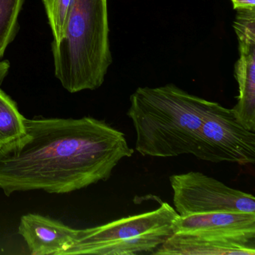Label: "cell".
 Listing matches in <instances>:
<instances>
[{
    "label": "cell",
    "instance_id": "6da1fadb",
    "mask_svg": "<svg viewBox=\"0 0 255 255\" xmlns=\"http://www.w3.org/2000/svg\"><path fill=\"white\" fill-rule=\"evenodd\" d=\"M133 152L122 131L95 118L26 119L24 134L0 147V189L69 193L108 180Z\"/></svg>",
    "mask_w": 255,
    "mask_h": 255
},
{
    "label": "cell",
    "instance_id": "7a4b0ae2",
    "mask_svg": "<svg viewBox=\"0 0 255 255\" xmlns=\"http://www.w3.org/2000/svg\"><path fill=\"white\" fill-rule=\"evenodd\" d=\"M129 101L135 150L153 157L192 154L204 117L216 104L174 84L138 88Z\"/></svg>",
    "mask_w": 255,
    "mask_h": 255
},
{
    "label": "cell",
    "instance_id": "3957f363",
    "mask_svg": "<svg viewBox=\"0 0 255 255\" xmlns=\"http://www.w3.org/2000/svg\"><path fill=\"white\" fill-rule=\"evenodd\" d=\"M108 0H71L63 39L52 47L55 76L65 90L99 89L113 63Z\"/></svg>",
    "mask_w": 255,
    "mask_h": 255
},
{
    "label": "cell",
    "instance_id": "277c9868",
    "mask_svg": "<svg viewBox=\"0 0 255 255\" xmlns=\"http://www.w3.org/2000/svg\"><path fill=\"white\" fill-rule=\"evenodd\" d=\"M178 216L175 209L163 202L151 211L78 230L64 255L152 254L174 234L173 224Z\"/></svg>",
    "mask_w": 255,
    "mask_h": 255
},
{
    "label": "cell",
    "instance_id": "5b68a950",
    "mask_svg": "<svg viewBox=\"0 0 255 255\" xmlns=\"http://www.w3.org/2000/svg\"><path fill=\"white\" fill-rule=\"evenodd\" d=\"M192 154L215 163L254 164L255 132L240 125L231 109L216 103L204 117Z\"/></svg>",
    "mask_w": 255,
    "mask_h": 255
},
{
    "label": "cell",
    "instance_id": "8992f818",
    "mask_svg": "<svg viewBox=\"0 0 255 255\" xmlns=\"http://www.w3.org/2000/svg\"><path fill=\"white\" fill-rule=\"evenodd\" d=\"M173 203L180 216L214 212L255 213L253 195L229 187L199 171L169 177Z\"/></svg>",
    "mask_w": 255,
    "mask_h": 255
},
{
    "label": "cell",
    "instance_id": "52a82bcc",
    "mask_svg": "<svg viewBox=\"0 0 255 255\" xmlns=\"http://www.w3.org/2000/svg\"><path fill=\"white\" fill-rule=\"evenodd\" d=\"M233 26L240 56L234 68L239 95L231 110L240 125L255 132V9L237 11Z\"/></svg>",
    "mask_w": 255,
    "mask_h": 255
},
{
    "label": "cell",
    "instance_id": "ba28073f",
    "mask_svg": "<svg viewBox=\"0 0 255 255\" xmlns=\"http://www.w3.org/2000/svg\"><path fill=\"white\" fill-rule=\"evenodd\" d=\"M173 233L255 246V213L214 212L179 216L173 224Z\"/></svg>",
    "mask_w": 255,
    "mask_h": 255
},
{
    "label": "cell",
    "instance_id": "9c48e42d",
    "mask_svg": "<svg viewBox=\"0 0 255 255\" xmlns=\"http://www.w3.org/2000/svg\"><path fill=\"white\" fill-rule=\"evenodd\" d=\"M18 232L31 255H64L74 243L78 230L41 215L29 213L22 216Z\"/></svg>",
    "mask_w": 255,
    "mask_h": 255
},
{
    "label": "cell",
    "instance_id": "30bf717a",
    "mask_svg": "<svg viewBox=\"0 0 255 255\" xmlns=\"http://www.w3.org/2000/svg\"><path fill=\"white\" fill-rule=\"evenodd\" d=\"M152 255H255V246L191 234H173Z\"/></svg>",
    "mask_w": 255,
    "mask_h": 255
},
{
    "label": "cell",
    "instance_id": "8fae6325",
    "mask_svg": "<svg viewBox=\"0 0 255 255\" xmlns=\"http://www.w3.org/2000/svg\"><path fill=\"white\" fill-rule=\"evenodd\" d=\"M25 119L15 102L0 89V147L24 134Z\"/></svg>",
    "mask_w": 255,
    "mask_h": 255
},
{
    "label": "cell",
    "instance_id": "7c38bea8",
    "mask_svg": "<svg viewBox=\"0 0 255 255\" xmlns=\"http://www.w3.org/2000/svg\"><path fill=\"white\" fill-rule=\"evenodd\" d=\"M25 0H0V60L18 27V17Z\"/></svg>",
    "mask_w": 255,
    "mask_h": 255
},
{
    "label": "cell",
    "instance_id": "4fadbf2b",
    "mask_svg": "<svg viewBox=\"0 0 255 255\" xmlns=\"http://www.w3.org/2000/svg\"><path fill=\"white\" fill-rule=\"evenodd\" d=\"M42 2L53 33L52 47H56L63 39L71 0H42Z\"/></svg>",
    "mask_w": 255,
    "mask_h": 255
},
{
    "label": "cell",
    "instance_id": "5bb4252c",
    "mask_svg": "<svg viewBox=\"0 0 255 255\" xmlns=\"http://www.w3.org/2000/svg\"><path fill=\"white\" fill-rule=\"evenodd\" d=\"M234 9L240 10L255 9V0H231Z\"/></svg>",
    "mask_w": 255,
    "mask_h": 255
}]
</instances>
